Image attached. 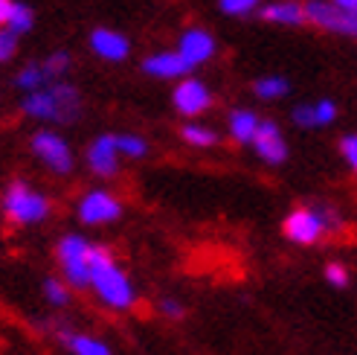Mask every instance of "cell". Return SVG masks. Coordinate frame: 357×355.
Segmentation results:
<instances>
[{"label": "cell", "mask_w": 357, "mask_h": 355, "mask_svg": "<svg viewBox=\"0 0 357 355\" xmlns=\"http://www.w3.org/2000/svg\"><path fill=\"white\" fill-rule=\"evenodd\" d=\"M294 122L302 129H314L317 126V114H314V105H296L294 108Z\"/></svg>", "instance_id": "4316f807"}, {"label": "cell", "mask_w": 357, "mask_h": 355, "mask_svg": "<svg viewBox=\"0 0 357 355\" xmlns=\"http://www.w3.org/2000/svg\"><path fill=\"white\" fill-rule=\"evenodd\" d=\"M177 52L189 61V67H198L204 61H209L215 56V38L206 29H186L181 35V44H177Z\"/></svg>", "instance_id": "7c38bea8"}, {"label": "cell", "mask_w": 357, "mask_h": 355, "mask_svg": "<svg viewBox=\"0 0 357 355\" xmlns=\"http://www.w3.org/2000/svg\"><path fill=\"white\" fill-rule=\"evenodd\" d=\"M314 114H317V126H328V122H334V117H337V108H334L331 99H323V102L314 105Z\"/></svg>", "instance_id": "83f0119b"}, {"label": "cell", "mask_w": 357, "mask_h": 355, "mask_svg": "<svg viewBox=\"0 0 357 355\" xmlns=\"http://www.w3.org/2000/svg\"><path fill=\"white\" fill-rule=\"evenodd\" d=\"M160 309H163V314H169V317H174V321H181V317L186 314V309L177 303V300H163V303H160Z\"/></svg>", "instance_id": "4dcf8cb0"}, {"label": "cell", "mask_w": 357, "mask_h": 355, "mask_svg": "<svg viewBox=\"0 0 357 355\" xmlns=\"http://www.w3.org/2000/svg\"><path fill=\"white\" fill-rule=\"evenodd\" d=\"M44 294H47V300L52 306H67V300H70L67 286H64V282H59V280H47L44 282Z\"/></svg>", "instance_id": "cb8c5ba5"}, {"label": "cell", "mask_w": 357, "mask_h": 355, "mask_svg": "<svg viewBox=\"0 0 357 355\" xmlns=\"http://www.w3.org/2000/svg\"><path fill=\"white\" fill-rule=\"evenodd\" d=\"M172 99H174V108L181 111L183 117H198L212 105L209 87L204 82H198V79H183L181 85L174 87Z\"/></svg>", "instance_id": "ba28073f"}, {"label": "cell", "mask_w": 357, "mask_h": 355, "mask_svg": "<svg viewBox=\"0 0 357 355\" xmlns=\"http://www.w3.org/2000/svg\"><path fill=\"white\" fill-rule=\"evenodd\" d=\"M288 91H291V85L284 82L282 76H267V79H259L256 82V94L261 99H279V96H284Z\"/></svg>", "instance_id": "ffe728a7"}, {"label": "cell", "mask_w": 357, "mask_h": 355, "mask_svg": "<svg viewBox=\"0 0 357 355\" xmlns=\"http://www.w3.org/2000/svg\"><path fill=\"white\" fill-rule=\"evenodd\" d=\"M261 17H264V21L282 24V27H299L302 21H305V6L294 3V0H282V3L264 6L261 9Z\"/></svg>", "instance_id": "9a60e30c"}, {"label": "cell", "mask_w": 357, "mask_h": 355, "mask_svg": "<svg viewBox=\"0 0 357 355\" xmlns=\"http://www.w3.org/2000/svg\"><path fill=\"white\" fill-rule=\"evenodd\" d=\"M3 212L15 224H38L50 216V201L29 184H12L3 195Z\"/></svg>", "instance_id": "3957f363"}, {"label": "cell", "mask_w": 357, "mask_h": 355, "mask_svg": "<svg viewBox=\"0 0 357 355\" xmlns=\"http://www.w3.org/2000/svg\"><path fill=\"white\" fill-rule=\"evenodd\" d=\"M323 222H319L317 210H294L288 219H284V236L299 245H314L323 236Z\"/></svg>", "instance_id": "8fae6325"}, {"label": "cell", "mask_w": 357, "mask_h": 355, "mask_svg": "<svg viewBox=\"0 0 357 355\" xmlns=\"http://www.w3.org/2000/svg\"><path fill=\"white\" fill-rule=\"evenodd\" d=\"M305 21L323 27V29L357 38V15L337 9L334 3H326V0H308L305 3Z\"/></svg>", "instance_id": "5b68a950"}, {"label": "cell", "mask_w": 357, "mask_h": 355, "mask_svg": "<svg viewBox=\"0 0 357 355\" xmlns=\"http://www.w3.org/2000/svg\"><path fill=\"white\" fill-rule=\"evenodd\" d=\"M116 149L125 157H146L149 154V143L142 137H137V134H119L116 137Z\"/></svg>", "instance_id": "44dd1931"}, {"label": "cell", "mask_w": 357, "mask_h": 355, "mask_svg": "<svg viewBox=\"0 0 357 355\" xmlns=\"http://www.w3.org/2000/svg\"><path fill=\"white\" fill-rule=\"evenodd\" d=\"M61 341L64 347L73 352V355H111L108 344H102L91 335H79V332H61Z\"/></svg>", "instance_id": "2e32d148"}, {"label": "cell", "mask_w": 357, "mask_h": 355, "mask_svg": "<svg viewBox=\"0 0 357 355\" xmlns=\"http://www.w3.org/2000/svg\"><path fill=\"white\" fill-rule=\"evenodd\" d=\"M91 286L111 309L122 312L134 306V286L128 274L114 262L108 247H99V245L91 247Z\"/></svg>", "instance_id": "6da1fadb"}, {"label": "cell", "mask_w": 357, "mask_h": 355, "mask_svg": "<svg viewBox=\"0 0 357 355\" xmlns=\"http://www.w3.org/2000/svg\"><path fill=\"white\" fill-rule=\"evenodd\" d=\"M15 52H17V32H12L9 27L0 29V64L9 61Z\"/></svg>", "instance_id": "d4e9b609"}, {"label": "cell", "mask_w": 357, "mask_h": 355, "mask_svg": "<svg viewBox=\"0 0 357 355\" xmlns=\"http://www.w3.org/2000/svg\"><path fill=\"white\" fill-rule=\"evenodd\" d=\"M91 247L82 236H64L59 242V262L64 268L67 282H73L76 289L91 286Z\"/></svg>", "instance_id": "277c9868"}, {"label": "cell", "mask_w": 357, "mask_h": 355, "mask_svg": "<svg viewBox=\"0 0 357 355\" xmlns=\"http://www.w3.org/2000/svg\"><path fill=\"white\" fill-rule=\"evenodd\" d=\"M91 50L105 61H122V59H128L131 44L125 35H119L114 29H96L91 35Z\"/></svg>", "instance_id": "5bb4252c"}, {"label": "cell", "mask_w": 357, "mask_h": 355, "mask_svg": "<svg viewBox=\"0 0 357 355\" xmlns=\"http://www.w3.org/2000/svg\"><path fill=\"white\" fill-rule=\"evenodd\" d=\"M87 166L102 178H114L119 172V149L114 134H102L93 140L91 149H87Z\"/></svg>", "instance_id": "30bf717a"}, {"label": "cell", "mask_w": 357, "mask_h": 355, "mask_svg": "<svg viewBox=\"0 0 357 355\" xmlns=\"http://www.w3.org/2000/svg\"><path fill=\"white\" fill-rule=\"evenodd\" d=\"M52 79H50V73L44 70V64L41 61H32V64H26L21 73H17V79H15V85L21 87L24 94H32V91H41V87H47Z\"/></svg>", "instance_id": "ac0fdd59"}, {"label": "cell", "mask_w": 357, "mask_h": 355, "mask_svg": "<svg viewBox=\"0 0 357 355\" xmlns=\"http://www.w3.org/2000/svg\"><path fill=\"white\" fill-rule=\"evenodd\" d=\"M259 117L253 114V111H233L229 114V134H233L238 143H253V134H256V129H259Z\"/></svg>", "instance_id": "e0dca14e"}, {"label": "cell", "mask_w": 357, "mask_h": 355, "mask_svg": "<svg viewBox=\"0 0 357 355\" xmlns=\"http://www.w3.org/2000/svg\"><path fill=\"white\" fill-rule=\"evenodd\" d=\"M32 9L26 6V3H15L12 6V15H9V21H6V27L12 29V32H17V35H24V32H29L32 29Z\"/></svg>", "instance_id": "7402d4cb"}, {"label": "cell", "mask_w": 357, "mask_h": 355, "mask_svg": "<svg viewBox=\"0 0 357 355\" xmlns=\"http://www.w3.org/2000/svg\"><path fill=\"white\" fill-rule=\"evenodd\" d=\"M259 6V0H221V12L224 15H247Z\"/></svg>", "instance_id": "484cf974"}, {"label": "cell", "mask_w": 357, "mask_h": 355, "mask_svg": "<svg viewBox=\"0 0 357 355\" xmlns=\"http://www.w3.org/2000/svg\"><path fill=\"white\" fill-rule=\"evenodd\" d=\"M326 280L331 282V286H346L349 274H346L343 265H328V268H326Z\"/></svg>", "instance_id": "f546056e"}, {"label": "cell", "mask_w": 357, "mask_h": 355, "mask_svg": "<svg viewBox=\"0 0 357 355\" xmlns=\"http://www.w3.org/2000/svg\"><path fill=\"white\" fill-rule=\"evenodd\" d=\"M12 6H15V0H0V27H6L9 15H12Z\"/></svg>", "instance_id": "1f68e13d"}, {"label": "cell", "mask_w": 357, "mask_h": 355, "mask_svg": "<svg viewBox=\"0 0 357 355\" xmlns=\"http://www.w3.org/2000/svg\"><path fill=\"white\" fill-rule=\"evenodd\" d=\"M32 152L41 157V164L50 166L52 172L67 175L73 169V152H70L67 140L59 137L56 131H38L32 137Z\"/></svg>", "instance_id": "8992f818"}, {"label": "cell", "mask_w": 357, "mask_h": 355, "mask_svg": "<svg viewBox=\"0 0 357 355\" xmlns=\"http://www.w3.org/2000/svg\"><path fill=\"white\" fill-rule=\"evenodd\" d=\"M181 137L186 140L189 146H201V149H206V146H215V143H218V134H215V131L206 129V126H195V122H189V126H183Z\"/></svg>", "instance_id": "d6986e66"}, {"label": "cell", "mask_w": 357, "mask_h": 355, "mask_svg": "<svg viewBox=\"0 0 357 355\" xmlns=\"http://www.w3.org/2000/svg\"><path fill=\"white\" fill-rule=\"evenodd\" d=\"M334 6H337V9H343V12L357 15V0H334Z\"/></svg>", "instance_id": "d6a6232c"}, {"label": "cell", "mask_w": 357, "mask_h": 355, "mask_svg": "<svg viewBox=\"0 0 357 355\" xmlns=\"http://www.w3.org/2000/svg\"><path fill=\"white\" fill-rule=\"evenodd\" d=\"M340 149H343V157L351 164V169L357 172V134H349L343 143H340Z\"/></svg>", "instance_id": "f1b7e54d"}, {"label": "cell", "mask_w": 357, "mask_h": 355, "mask_svg": "<svg viewBox=\"0 0 357 355\" xmlns=\"http://www.w3.org/2000/svg\"><path fill=\"white\" fill-rule=\"evenodd\" d=\"M119 216H122V204L105 189L87 192L79 201V219L84 224H108V222H116Z\"/></svg>", "instance_id": "52a82bcc"}, {"label": "cell", "mask_w": 357, "mask_h": 355, "mask_svg": "<svg viewBox=\"0 0 357 355\" xmlns=\"http://www.w3.org/2000/svg\"><path fill=\"white\" fill-rule=\"evenodd\" d=\"M41 64H44V70L50 73V79H59V76H64L67 70H70V56H67L64 50H59V52H52L50 59H44Z\"/></svg>", "instance_id": "603a6c76"}, {"label": "cell", "mask_w": 357, "mask_h": 355, "mask_svg": "<svg viewBox=\"0 0 357 355\" xmlns=\"http://www.w3.org/2000/svg\"><path fill=\"white\" fill-rule=\"evenodd\" d=\"M142 70L157 79H177V76H186L192 67L177 50H166V52H157V56H149L142 61Z\"/></svg>", "instance_id": "4fadbf2b"}, {"label": "cell", "mask_w": 357, "mask_h": 355, "mask_svg": "<svg viewBox=\"0 0 357 355\" xmlns=\"http://www.w3.org/2000/svg\"><path fill=\"white\" fill-rule=\"evenodd\" d=\"M21 108L35 119H52V122H73L82 114V96L73 85H47L41 91H32L24 96Z\"/></svg>", "instance_id": "7a4b0ae2"}, {"label": "cell", "mask_w": 357, "mask_h": 355, "mask_svg": "<svg viewBox=\"0 0 357 355\" xmlns=\"http://www.w3.org/2000/svg\"><path fill=\"white\" fill-rule=\"evenodd\" d=\"M253 146H256L261 161H267L271 166L284 164V157H288V143H284L279 126H276V122H271V119L259 122V129L253 134Z\"/></svg>", "instance_id": "9c48e42d"}]
</instances>
